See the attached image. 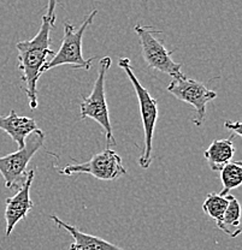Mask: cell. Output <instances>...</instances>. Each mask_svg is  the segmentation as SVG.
<instances>
[{"label":"cell","instance_id":"5b68a950","mask_svg":"<svg viewBox=\"0 0 242 250\" xmlns=\"http://www.w3.org/2000/svg\"><path fill=\"white\" fill-rule=\"evenodd\" d=\"M134 30L139 36L142 58L150 69L169 75L173 80L183 75L181 71V62H174L171 58V54L175 51H168L164 40L157 38L163 31L157 30L152 25H142L140 23L135 25Z\"/></svg>","mask_w":242,"mask_h":250},{"label":"cell","instance_id":"277c9868","mask_svg":"<svg viewBox=\"0 0 242 250\" xmlns=\"http://www.w3.org/2000/svg\"><path fill=\"white\" fill-rule=\"evenodd\" d=\"M112 61L110 57H104L99 62L98 77L93 85L92 92L88 96H85L80 104V114L81 119L90 118L95 121L103 127L105 132L106 142L108 145H116V139L113 136L112 126L110 122V114H109L108 103H106L105 94V81L106 74L111 67Z\"/></svg>","mask_w":242,"mask_h":250},{"label":"cell","instance_id":"9a60e30c","mask_svg":"<svg viewBox=\"0 0 242 250\" xmlns=\"http://www.w3.org/2000/svg\"><path fill=\"white\" fill-rule=\"evenodd\" d=\"M230 195V194H229ZM229 195L222 196L217 192H210L202 203V210L205 214L209 215L216 221V224L222 220L223 214H224L226 207L229 203Z\"/></svg>","mask_w":242,"mask_h":250},{"label":"cell","instance_id":"2e32d148","mask_svg":"<svg viewBox=\"0 0 242 250\" xmlns=\"http://www.w3.org/2000/svg\"><path fill=\"white\" fill-rule=\"evenodd\" d=\"M224 126L226 127L228 130H230V131L235 132V135H238V136H242V132H241V122H230V121H226L224 123Z\"/></svg>","mask_w":242,"mask_h":250},{"label":"cell","instance_id":"3957f363","mask_svg":"<svg viewBox=\"0 0 242 250\" xmlns=\"http://www.w3.org/2000/svg\"><path fill=\"white\" fill-rule=\"evenodd\" d=\"M119 67L127 74V77L132 82L136 93L137 101L140 106V114H141L142 126H144L145 136V149L139 159V165L141 168H148L152 164V152H153V135H154L155 124L158 119V101L153 98L150 92L140 83L137 77L130 65L129 58H121L118 62Z\"/></svg>","mask_w":242,"mask_h":250},{"label":"cell","instance_id":"4fadbf2b","mask_svg":"<svg viewBox=\"0 0 242 250\" xmlns=\"http://www.w3.org/2000/svg\"><path fill=\"white\" fill-rule=\"evenodd\" d=\"M217 228L231 238H236L241 233V206L233 195H229L228 207L222 220L217 223Z\"/></svg>","mask_w":242,"mask_h":250},{"label":"cell","instance_id":"5bb4252c","mask_svg":"<svg viewBox=\"0 0 242 250\" xmlns=\"http://www.w3.org/2000/svg\"><path fill=\"white\" fill-rule=\"evenodd\" d=\"M220 172V182L223 190L220 192L222 196L229 195L230 190L236 189L242 184V163L241 161H230Z\"/></svg>","mask_w":242,"mask_h":250},{"label":"cell","instance_id":"7c38bea8","mask_svg":"<svg viewBox=\"0 0 242 250\" xmlns=\"http://www.w3.org/2000/svg\"><path fill=\"white\" fill-rule=\"evenodd\" d=\"M234 134L229 139L216 140L205 150L204 156L207 161V165L213 172H220L228 163L233 160L236 148L234 146Z\"/></svg>","mask_w":242,"mask_h":250},{"label":"cell","instance_id":"6da1fadb","mask_svg":"<svg viewBox=\"0 0 242 250\" xmlns=\"http://www.w3.org/2000/svg\"><path fill=\"white\" fill-rule=\"evenodd\" d=\"M58 0H47L46 14L41 20L40 29L33 39L20 41L16 45L18 51V69L22 72L21 81L23 90L28 98L32 109L38 107V81L43 75V67L48 62V57H53L56 52L51 49L49 33L56 25V9Z\"/></svg>","mask_w":242,"mask_h":250},{"label":"cell","instance_id":"9c48e42d","mask_svg":"<svg viewBox=\"0 0 242 250\" xmlns=\"http://www.w3.org/2000/svg\"><path fill=\"white\" fill-rule=\"evenodd\" d=\"M35 176V171H28V176L23 186L17 190L16 194L11 197H7L5 200L6 208H5V221H6V230L5 236H11L15 226L21 220H24L27 218L28 213L33 209L34 202L30 199V188Z\"/></svg>","mask_w":242,"mask_h":250},{"label":"cell","instance_id":"52a82bcc","mask_svg":"<svg viewBox=\"0 0 242 250\" xmlns=\"http://www.w3.org/2000/svg\"><path fill=\"white\" fill-rule=\"evenodd\" d=\"M61 174L63 176H74V174H90L100 181H116L127 173V168L124 167L122 158L117 154V152L106 148L101 153L93 155L86 163L69 164L62 168Z\"/></svg>","mask_w":242,"mask_h":250},{"label":"cell","instance_id":"ba28073f","mask_svg":"<svg viewBox=\"0 0 242 250\" xmlns=\"http://www.w3.org/2000/svg\"><path fill=\"white\" fill-rule=\"evenodd\" d=\"M168 92L173 94L178 100L193 106L197 112V117L193 118V123L197 126H201L204 124L207 104L217 98V93L210 90L204 83L184 75L178 78H174L169 83Z\"/></svg>","mask_w":242,"mask_h":250},{"label":"cell","instance_id":"7a4b0ae2","mask_svg":"<svg viewBox=\"0 0 242 250\" xmlns=\"http://www.w3.org/2000/svg\"><path fill=\"white\" fill-rule=\"evenodd\" d=\"M98 15V10L94 9L85 21L80 25L79 29L74 27L71 23H64V36L62 45L59 47L58 52L54 53L49 61L44 65L43 74L54 67L63 66V65H70L75 69H83L86 71L92 67L93 62L97 57H92L89 59H86L82 54V41L85 31L92 25L95 16Z\"/></svg>","mask_w":242,"mask_h":250},{"label":"cell","instance_id":"8fae6325","mask_svg":"<svg viewBox=\"0 0 242 250\" xmlns=\"http://www.w3.org/2000/svg\"><path fill=\"white\" fill-rule=\"evenodd\" d=\"M51 219L54 221L56 225L67 231V233L71 234V237L74 238V242L70 244L69 250H123L117 247L116 244L110 243V242L105 241L100 237L82 232L75 226L64 223L63 220H61L56 215H51Z\"/></svg>","mask_w":242,"mask_h":250},{"label":"cell","instance_id":"30bf717a","mask_svg":"<svg viewBox=\"0 0 242 250\" xmlns=\"http://www.w3.org/2000/svg\"><path fill=\"white\" fill-rule=\"evenodd\" d=\"M0 130L6 132L20 149L24 147L28 137L39 130V126L35 119L27 116H20L16 111L11 109L9 116H0Z\"/></svg>","mask_w":242,"mask_h":250},{"label":"cell","instance_id":"8992f818","mask_svg":"<svg viewBox=\"0 0 242 250\" xmlns=\"http://www.w3.org/2000/svg\"><path fill=\"white\" fill-rule=\"evenodd\" d=\"M29 137L24 147L20 148L17 152L0 156V174L7 189L18 190L23 186L29 171L28 164L45 142V134L41 129L36 130Z\"/></svg>","mask_w":242,"mask_h":250}]
</instances>
